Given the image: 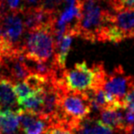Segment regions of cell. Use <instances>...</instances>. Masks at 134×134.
I'll return each mask as SVG.
<instances>
[{"instance_id":"cell-19","label":"cell","mask_w":134,"mask_h":134,"mask_svg":"<svg viewBox=\"0 0 134 134\" xmlns=\"http://www.w3.org/2000/svg\"><path fill=\"white\" fill-rule=\"evenodd\" d=\"M126 132H128V133H131V134H134V124L132 126H130V127L128 128V130Z\"/></svg>"},{"instance_id":"cell-16","label":"cell","mask_w":134,"mask_h":134,"mask_svg":"<svg viewBox=\"0 0 134 134\" xmlns=\"http://www.w3.org/2000/svg\"><path fill=\"white\" fill-rule=\"evenodd\" d=\"M64 1L63 0H41L40 6H42L45 9H48L49 11L59 12V7H60Z\"/></svg>"},{"instance_id":"cell-3","label":"cell","mask_w":134,"mask_h":134,"mask_svg":"<svg viewBox=\"0 0 134 134\" xmlns=\"http://www.w3.org/2000/svg\"><path fill=\"white\" fill-rule=\"evenodd\" d=\"M61 81L67 90L76 92H87L96 88V77L93 67L86 62L76 63L72 68L65 69Z\"/></svg>"},{"instance_id":"cell-14","label":"cell","mask_w":134,"mask_h":134,"mask_svg":"<svg viewBox=\"0 0 134 134\" xmlns=\"http://www.w3.org/2000/svg\"><path fill=\"white\" fill-rule=\"evenodd\" d=\"M14 90H15V93L16 95L18 103L31 96L35 92L24 80L14 84Z\"/></svg>"},{"instance_id":"cell-20","label":"cell","mask_w":134,"mask_h":134,"mask_svg":"<svg viewBox=\"0 0 134 134\" xmlns=\"http://www.w3.org/2000/svg\"><path fill=\"white\" fill-rule=\"evenodd\" d=\"M2 35H3V25H2L1 19H0V38L2 37Z\"/></svg>"},{"instance_id":"cell-22","label":"cell","mask_w":134,"mask_h":134,"mask_svg":"<svg viewBox=\"0 0 134 134\" xmlns=\"http://www.w3.org/2000/svg\"><path fill=\"white\" fill-rule=\"evenodd\" d=\"M65 134H74L71 131H70V130H66V132Z\"/></svg>"},{"instance_id":"cell-2","label":"cell","mask_w":134,"mask_h":134,"mask_svg":"<svg viewBox=\"0 0 134 134\" xmlns=\"http://www.w3.org/2000/svg\"><path fill=\"white\" fill-rule=\"evenodd\" d=\"M21 49L26 59L44 62L52 61L55 53L52 26H41L26 31Z\"/></svg>"},{"instance_id":"cell-21","label":"cell","mask_w":134,"mask_h":134,"mask_svg":"<svg viewBox=\"0 0 134 134\" xmlns=\"http://www.w3.org/2000/svg\"><path fill=\"white\" fill-rule=\"evenodd\" d=\"M2 68H3V58L2 56H0V73H1Z\"/></svg>"},{"instance_id":"cell-13","label":"cell","mask_w":134,"mask_h":134,"mask_svg":"<svg viewBox=\"0 0 134 134\" xmlns=\"http://www.w3.org/2000/svg\"><path fill=\"white\" fill-rule=\"evenodd\" d=\"M24 81L32 89L33 91H37L43 90L46 86V85L50 81V80L40 75H37V73H31L26 77Z\"/></svg>"},{"instance_id":"cell-25","label":"cell","mask_w":134,"mask_h":134,"mask_svg":"<svg viewBox=\"0 0 134 134\" xmlns=\"http://www.w3.org/2000/svg\"><path fill=\"white\" fill-rule=\"evenodd\" d=\"M0 2H1V0H0Z\"/></svg>"},{"instance_id":"cell-9","label":"cell","mask_w":134,"mask_h":134,"mask_svg":"<svg viewBox=\"0 0 134 134\" xmlns=\"http://www.w3.org/2000/svg\"><path fill=\"white\" fill-rule=\"evenodd\" d=\"M71 132L74 134H115L111 128L104 125L99 120L87 117L81 121Z\"/></svg>"},{"instance_id":"cell-12","label":"cell","mask_w":134,"mask_h":134,"mask_svg":"<svg viewBox=\"0 0 134 134\" xmlns=\"http://www.w3.org/2000/svg\"><path fill=\"white\" fill-rule=\"evenodd\" d=\"M51 126L52 122L50 120L38 115L37 118L31 124L22 129V132L24 134H45Z\"/></svg>"},{"instance_id":"cell-24","label":"cell","mask_w":134,"mask_h":134,"mask_svg":"<svg viewBox=\"0 0 134 134\" xmlns=\"http://www.w3.org/2000/svg\"><path fill=\"white\" fill-rule=\"evenodd\" d=\"M0 134H2V132H0Z\"/></svg>"},{"instance_id":"cell-6","label":"cell","mask_w":134,"mask_h":134,"mask_svg":"<svg viewBox=\"0 0 134 134\" xmlns=\"http://www.w3.org/2000/svg\"><path fill=\"white\" fill-rule=\"evenodd\" d=\"M124 110V106L102 109L99 111V121L115 132H123L125 131Z\"/></svg>"},{"instance_id":"cell-4","label":"cell","mask_w":134,"mask_h":134,"mask_svg":"<svg viewBox=\"0 0 134 134\" xmlns=\"http://www.w3.org/2000/svg\"><path fill=\"white\" fill-rule=\"evenodd\" d=\"M3 25L2 38L10 51H22L23 37L26 33L21 13L8 12L0 16Z\"/></svg>"},{"instance_id":"cell-23","label":"cell","mask_w":134,"mask_h":134,"mask_svg":"<svg viewBox=\"0 0 134 134\" xmlns=\"http://www.w3.org/2000/svg\"><path fill=\"white\" fill-rule=\"evenodd\" d=\"M117 134H131V133H128V132H117Z\"/></svg>"},{"instance_id":"cell-8","label":"cell","mask_w":134,"mask_h":134,"mask_svg":"<svg viewBox=\"0 0 134 134\" xmlns=\"http://www.w3.org/2000/svg\"><path fill=\"white\" fill-rule=\"evenodd\" d=\"M17 97L14 90V82L9 78L0 75V108L18 110Z\"/></svg>"},{"instance_id":"cell-1","label":"cell","mask_w":134,"mask_h":134,"mask_svg":"<svg viewBox=\"0 0 134 134\" xmlns=\"http://www.w3.org/2000/svg\"><path fill=\"white\" fill-rule=\"evenodd\" d=\"M103 0H82V11L77 25L78 36L91 42L98 41L101 28L110 23L112 10L103 7Z\"/></svg>"},{"instance_id":"cell-18","label":"cell","mask_w":134,"mask_h":134,"mask_svg":"<svg viewBox=\"0 0 134 134\" xmlns=\"http://www.w3.org/2000/svg\"><path fill=\"white\" fill-rule=\"evenodd\" d=\"M25 4H28V7L40 6L41 0H24Z\"/></svg>"},{"instance_id":"cell-7","label":"cell","mask_w":134,"mask_h":134,"mask_svg":"<svg viewBox=\"0 0 134 134\" xmlns=\"http://www.w3.org/2000/svg\"><path fill=\"white\" fill-rule=\"evenodd\" d=\"M110 22L122 32L126 38H134V9L112 11Z\"/></svg>"},{"instance_id":"cell-10","label":"cell","mask_w":134,"mask_h":134,"mask_svg":"<svg viewBox=\"0 0 134 134\" xmlns=\"http://www.w3.org/2000/svg\"><path fill=\"white\" fill-rule=\"evenodd\" d=\"M18 110L0 108V132L4 134H15L19 131Z\"/></svg>"},{"instance_id":"cell-17","label":"cell","mask_w":134,"mask_h":134,"mask_svg":"<svg viewBox=\"0 0 134 134\" xmlns=\"http://www.w3.org/2000/svg\"><path fill=\"white\" fill-rule=\"evenodd\" d=\"M123 103H124V107L134 112V86H132L131 89L128 91V92L126 93Z\"/></svg>"},{"instance_id":"cell-15","label":"cell","mask_w":134,"mask_h":134,"mask_svg":"<svg viewBox=\"0 0 134 134\" xmlns=\"http://www.w3.org/2000/svg\"><path fill=\"white\" fill-rule=\"evenodd\" d=\"M6 13H22L26 8L24 0H3Z\"/></svg>"},{"instance_id":"cell-11","label":"cell","mask_w":134,"mask_h":134,"mask_svg":"<svg viewBox=\"0 0 134 134\" xmlns=\"http://www.w3.org/2000/svg\"><path fill=\"white\" fill-rule=\"evenodd\" d=\"M43 90L37 91L26 99L18 103L19 106L23 110L33 113L36 115H40L43 110Z\"/></svg>"},{"instance_id":"cell-5","label":"cell","mask_w":134,"mask_h":134,"mask_svg":"<svg viewBox=\"0 0 134 134\" xmlns=\"http://www.w3.org/2000/svg\"><path fill=\"white\" fill-rule=\"evenodd\" d=\"M132 86V77L126 75L121 66H117L110 73H107L102 89L114 99L123 102Z\"/></svg>"}]
</instances>
